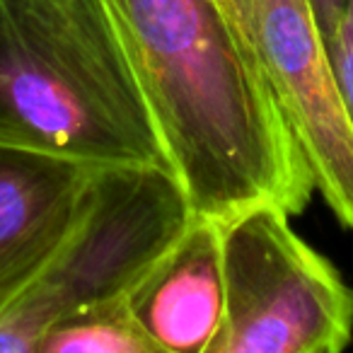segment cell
Returning a JSON list of instances; mask_svg holds the SVG:
<instances>
[{
  "label": "cell",
  "mask_w": 353,
  "mask_h": 353,
  "mask_svg": "<svg viewBox=\"0 0 353 353\" xmlns=\"http://www.w3.org/2000/svg\"><path fill=\"white\" fill-rule=\"evenodd\" d=\"M199 216L300 213L314 179L221 0H104Z\"/></svg>",
  "instance_id": "cell-1"
},
{
  "label": "cell",
  "mask_w": 353,
  "mask_h": 353,
  "mask_svg": "<svg viewBox=\"0 0 353 353\" xmlns=\"http://www.w3.org/2000/svg\"><path fill=\"white\" fill-rule=\"evenodd\" d=\"M0 145L172 167L104 0H0Z\"/></svg>",
  "instance_id": "cell-2"
},
{
  "label": "cell",
  "mask_w": 353,
  "mask_h": 353,
  "mask_svg": "<svg viewBox=\"0 0 353 353\" xmlns=\"http://www.w3.org/2000/svg\"><path fill=\"white\" fill-rule=\"evenodd\" d=\"M194 213L172 167H97L83 208L56 254L0 310V353H34L54 322L126 298L187 230Z\"/></svg>",
  "instance_id": "cell-3"
},
{
  "label": "cell",
  "mask_w": 353,
  "mask_h": 353,
  "mask_svg": "<svg viewBox=\"0 0 353 353\" xmlns=\"http://www.w3.org/2000/svg\"><path fill=\"white\" fill-rule=\"evenodd\" d=\"M288 218L259 203L221 223L225 314L211 353H339L351 343V285Z\"/></svg>",
  "instance_id": "cell-4"
},
{
  "label": "cell",
  "mask_w": 353,
  "mask_h": 353,
  "mask_svg": "<svg viewBox=\"0 0 353 353\" xmlns=\"http://www.w3.org/2000/svg\"><path fill=\"white\" fill-rule=\"evenodd\" d=\"M252 41L314 189L353 230V126L310 0H252Z\"/></svg>",
  "instance_id": "cell-5"
},
{
  "label": "cell",
  "mask_w": 353,
  "mask_h": 353,
  "mask_svg": "<svg viewBox=\"0 0 353 353\" xmlns=\"http://www.w3.org/2000/svg\"><path fill=\"white\" fill-rule=\"evenodd\" d=\"M94 170L88 162L0 145V310L56 254Z\"/></svg>",
  "instance_id": "cell-6"
},
{
  "label": "cell",
  "mask_w": 353,
  "mask_h": 353,
  "mask_svg": "<svg viewBox=\"0 0 353 353\" xmlns=\"http://www.w3.org/2000/svg\"><path fill=\"white\" fill-rule=\"evenodd\" d=\"M126 307L155 353H211L225 314L221 223L194 213L133 283Z\"/></svg>",
  "instance_id": "cell-7"
},
{
  "label": "cell",
  "mask_w": 353,
  "mask_h": 353,
  "mask_svg": "<svg viewBox=\"0 0 353 353\" xmlns=\"http://www.w3.org/2000/svg\"><path fill=\"white\" fill-rule=\"evenodd\" d=\"M34 353H155L126 307V298L78 310L54 322Z\"/></svg>",
  "instance_id": "cell-8"
},
{
  "label": "cell",
  "mask_w": 353,
  "mask_h": 353,
  "mask_svg": "<svg viewBox=\"0 0 353 353\" xmlns=\"http://www.w3.org/2000/svg\"><path fill=\"white\" fill-rule=\"evenodd\" d=\"M327 51L334 75H336L343 107H346V114L353 126V0H348L346 12L339 20L334 34L327 39Z\"/></svg>",
  "instance_id": "cell-9"
},
{
  "label": "cell",
  "mask_w": 353,
  "mask_h": 353,
  "mask_svg": "<svg viewBox=\"0 0 353 353\" xmlns=\"http://www.w3.org/2000/svg\"><path fill=\"white\" fill-rule=\"evenodd\" d=\"M346 6H348V0H310V8H312V12H314V20H317L324 41L334 34L339 20H341V15L346 12Z\"/></svg>",
  "instance_id": "cell-10"
},
{
  "label": "cell",
  "mask_w": 353,
  "mask_h": 353,
  "mask_svg": "<svg viewBox=\"0 0 353 353\" xmlns=\"http://www.w3.org/2000/svg\"><path fill=\"white\" fill-rule=\"evenodd\" d=\"M221 3L228 10V15H230L235 30L240 32L245 44L250 46L252 54H254V41H252V0H221Z\"/></svg>",
  "instance_id": "cell-11"
}]
</instances>
